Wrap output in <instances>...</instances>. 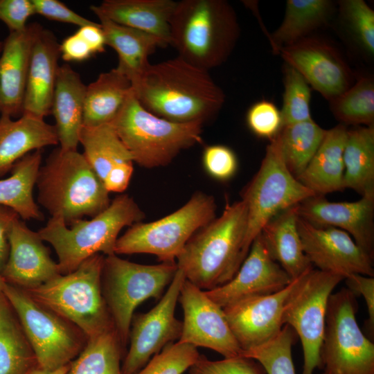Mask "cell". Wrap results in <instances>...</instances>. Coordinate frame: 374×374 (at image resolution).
Instances as JSON below:
<instances>
[{"instance_id":"5bb4252c","label":"cell","mask_w":374,"mask_h":374,"mask_svg":"<svg viewBox=\"0 0 374 374\" xmlns=\"http://www.w3.org/2000/svg\"><path fill=\"white\" fill-rule=\"evenodd\" d=\"M186 278L177 271L159 303L146 313L133 316L129 334L130 348L123 359L122 374H136L153 355L179 340L182 322L175 316L181 287Z\"/></svg>"},{"instance_id":"60d3db41","label":"cell","mask_w":374,"mask_h":374,"mask_svg":"<svg viewBox=\"0 0 374 374\" xmlns=\"http://www.w3.org/2000/svg\"><path fill=\"white\" fill-rule=\"evenodd\" d=\"M199 357L197 347L177 341L167 344L136 374H182Z\"/></svg>"},{"instance_id":"816d5d0a","label":"cell","mask_w":374,"mask_h":374,"mask_svg":"<svg viewBox=\"0 0 374 374\" xmlns=\"http://www.w3.org/2000/svg\"><path fill=\"white\" fill-rule=\"evenodd\" d=\"M88 44L93 55L105 51V37L100 23L83 26L76 32Z\"/></svg>"},{"instance_id":"7a4b0ae2","label":"cell","mask_w":374,"mask_h":374,"mask_svg":"<svg viewBox=\"0 0 374 374\" xmlns=\"http://www.w3.org/2000/svg\"><path fill=\"white\" fill-rule=\"evenodd\" d=\"M246 226L244 202L226 199L222 215L197 231L178 256L176 263L186 279L204 291L229 281L242 263Z\"/></svg>"},{"instance_id":"e575fe53","label":"cell","mask_w":374,"mask_h":374,"mask_svg":"<svg viewBox=\"0 0 374 374\" xmlns=\"http://www.w3.org/2000/svg\"><path fill=\"white\" fill-rule=\"evenodd\" d=\"M328 0H288L285 16L278 28L269 37L274 51L292 45L321 27L332 12Z\"/></svg>"},{"instance_id":"277c9868","label":"cell","mask_w":374,"mask_h":374,"mask_svg":"<svg viewBox=\"0 0 374 374\" xmlns=\"http://www.w3.org/2000/svg\"><path fill=\"white\" fill-rule=\"evenodd\" d=\"M35 186L38 203L67 225L97 215L111 202L103 183L77 150L55 149L41 166Z\"/></svg>"},{"instance_id":"f907efd6","label":"cell","mask_w":374,"mask_h":374,"mask_svg":"<svg viewBox=\"0 0 374 374\" xmlns=\"http://www.w3.org/2000/svg\"><path fill=\"white\" fill-rule=\"evenodd\" d=\"M19 217L14 210L0 205V274L8 258L10 230L13 222Z\"/></svg>"},{"instance_id":"7bdbcfd3","label":"cell","mask_w":374,"mask_h":374,"mask_svg":"<svg viewBox=\"0 0 374 374\" xmlns=\"http://www.w3.org/2000/svg\"><path fill=\"white\" fill-rule=\"evenodd\" d=\"M250 130L257 136L271 140L283 127L280 110L268 100H260L250 107L247 116Z\"/></svg>"},{"instance_id":"f546056e","label":"cell","mask_w":374,"mask_h":374,"mask_svg":"<svg viewBox=\"0 0 374 374\" xmlns=\"http://www.w3.org/2000/svg\"><path fill=\"white\" fill-rule=\"evenodd\" d=\"M297 205L278 214L260 233L270 256L292 280L313 268L298 230Z\"/></svg>"},{"instance_id":"484cf974","label":"cell","mask_w":374,"mask_h":374,"mask_svg":"<svg viewBox=\"0 0 374 374\" xmlns=\"http://www.w3.org/2000/svg\"><path fill=\"white\" fill-rule=\"evenodd\" d=\"M59 143L55 125L29 114L0 116V178L27 154Z\"/></svg>"},{"instance_id":"1f68e13d","label":"cell","mask_w":374,"mask_h":374,"mask_svg":"<svg viewBox=\"0 0 374 374\" xmlns=\"http://www.w3.org/2000/svg\"><path fill=\"white\" fill-rule=\"evenodd\" d=\"M42 159V150L31 152L15 163L10 177L0 179V205L12 208L24 220L44 218L33 197Z\"/></svg>"},{"instance_id":"b9f144b4","label":"cell","mask_w":374,"mask_h":374,"mask_svg":"<svg viewBox=\"0 0 374 374\" xmlns=\"http://www.w3.org/2000/svg\"><path fill=\"white\" fill-rule=\"evenodd\" d=\"M344 22L358 45L368 54H374V11L363 0L339 1Z\"/></svg>"},{"instance_id":"8992f818","label":"cell","mask_w":374,"mask_h":374,"mask_svg":"<svg viewBox=\"0 0 374 374\" xmlns=\"http://www.w3.org/2000/svg\"><path fill=\"white\" fill-rule=\"evenodd\" d=\"M105 256L95 254L73 271L24 290L33 300L78 327L88 339L114 328L102 293Z\"/></svg>"},{"instance_id":"d6986e66","label":"cell","mask_w":374,"mask_h":374,"mask_svg":"<svg viewBox=\"0 0 374 374\" xmlns=\"http://www.w3.org/2000/svg\"><path fill=\"white\" fill-rule=\"evenodd\" d=\"M300 218L316 226L339 229L353 237L356 244L374 258V195L355 202H336L314 195L297 205Z\"/></svg>"},{"instance_id":"db71d44e","label":"cell","mask_w":374,"mask_h":374,"mask_svg":"<svg viewBox=\"0 0 374 374\" xmlns=\"http://www.w3.org/2000/svg\"><path fill=\"white\" fill-rule=\"evenodd\" d=\"M4 284H5V281L1 277V276L0 275V293L3 292V287Z\"/></svg>"},{"instance_id":"ffe728a7","label":"cell","mask_w":374,"mask_h":374,"mask_svg":"<svg viewBox=\"0 0 374 374\" xmlns=\"http://www.w3.org/2000/svg\"><path fill=\"white\" fill-rule=\"evenodd\" d=\"M294 283V279L277 292L250 297L222 308L242 352L266 343L281 330L284 305Z\"/></svg>"},{"instance_id":"f5cc1de1","label":"cell","mask_w":374,"mask_h":374,"mask_svg":"<svg viewBox=\"0 0 374 374\" xmlns=\"http://www.w3.org/2000/svg\"><path fill=\"white\" fill-rule=\"evenodd\" d=\"M69 364L61 367L53 371H47L39 368L38 367L33 369L26 374H66L69 370Z\"/></svg>"},{"instance_id":"8d00e7d4","label":"cell","mask_w":374,"mask_h":374,"mask_svg":"<svg viewBox=\"0 0 374 374\" xmlns=\"http://www.w3.org/2000/svg\"><path fill=\"white\" fill-rule=\"evenodd\" d=\"M125 348L114 328L89 338L66 374H122Z\"/></svg>"},{"instance_id":"d6a6232c","label":"cell","mask_w":374,"mask_h":374,"mask_svg":"<svg viewBox=\"0 0 374 374\" xmlns=\"http://www.w3.org/2000/svg\"><path fill=\"white\" fill-rule=\"evenodd\" d=\"M344 188L374 195V125L348 129L344 149Z\"/></svg>"},{"instance_id":"c3c4849f","label":"cell","mask_w":374,"mask_h":374,"mask_svg":"<svg viewBox=\"0 0 374 374\" xmlns=\"http://www.w3.org/2000/svg\"><path fill=\"white\" fill-rule=\"evenodd\" d=\"M348 289L355 295L364 298L368 314L369 329L372 335L374 330V278L354 274L345 278Z\"/></svg>"},{"instance_id":"f6af8a7d","label":"cell","mask_w":374,"mask_h":374,"mask_svg":"<svg viewBox=\"0 0 374 374\" xmlns=\"http://www.w3.org/2000/svg\"><path fill=\"white\" fill-rule=\"evenodd\" d=\"M203 163L208 173L220 181L231 179L238 168L235 154L230 148L223 145L206 147L203 152Z\"/></svg>"},{"instance_id":"ba28073f","label":"cell","mask_w":374,"mask_h":374,"mask_svg":"<svg viewBox=\"0 0 374 374\" xmlns=\"http://www.w3.org/2000/svg\"><path fill=\"white\" fill-rule=\"evenodd\" d=\"M177 263L141 265L119 258L105 256L102 293L121 345L125 348L135 309L150 298L161 299L172 282Z\"/></svg>"},{"instance_id":"9a60e30c","label":"cell","mask_w":374,"mask_h":374,"mask_svg":"<svg viewBox=\"0 0 374 374\" xmlns=\"http://www.w3.org/2000/svg\"><path fill=\"white\" fill-rule=\"evenodd\" d=\"M184 321L178 341L216 351L224 358L242 355L223 309L202 290L185 279L178 299Z\"/></svg>"},{"instance_id":"44dd1931","label":"cell","mask_w":374,"mask_h":374,"mask_svg":"<svg viewBox=\"0 0 374 374\" xmlns=\"http://www.w3.org/2000/svg\"><path fill=\"white\" fill-rule=\"evenodd\" d=\"M8 240V258L0 274L6 283L27 290L60 275L57 263L38 233L30 230L20 217L13 222Z\"/></svg>"},{"instance_id":"f1b7e54d","label":"cell","mask_w":374,"mask_h":374,"mask_svg":"<svg viewBox=\"0 0 374 374\" xmlns=\"http://www.w3.org/2000/svg\"><path fill=\"white\" fill-rule=\"evenodd\" d=\"M94 14L100 21L106 45L117 53L116 70L127 77L132 85L150 64L149 55L157 47L166 45L154 35L117 24L101 14Z\"/></svg>"},{"instance_id":"5b68a950","label":"cell","mask_w":374,"mask_h":374,"mask_svg":"<svg viewBox=\"0 0 374 374\" xmlns=\"http://www.w3.org/2000/svg\"><path fill=\"white\" fill-rule=\"evenodd\" d=\"M144 213L128 195L117 196L103 212L91 220H77L71 227L61 219L51 217L37 233L53 247L60 274L75 270L91 256L115 254L114 248L121 229L141 222Z\"/></svg>"},{"instance_id":"83f0119b","label":"cell","mask_w":374,"mask_h":374,"mask_svg":"<svg viewBox=\"0 0 374 374\" xmlns=\"http://www.w3.org/2000/svg\"><path fill=\"white\" fill-rule=\"evenodd\" d=\"M348 127L343 124L326 131L306 168L297 178L315 195L342 191L344 188V149Z\"/></svg>"},{"instance_id":"ac0fdd59","label":"cell","mask_w":374,"mask_h":374,"mask_svg":"<svg viewBox=\"0 0 374 374\" xmlns=\"http://www.w3.org/2000/svg\"><path fill=\"white\" fill-rule=\"evenodd\" d=\"M292 280L271 258L260 233L235 275L227 283L205 293L224 308L250 297L277 292Z\"/></svg>"},{"instance_id":"7c38bea8","label":"cell","mask_w":374,"mask_h":374,"mask_svg":"<svg viewBox=\"0 0 374 374\" xmlns=\"http://www.w3.org/2000/svg\"><path fill=\"white\" fill-rule=\"evenodd\" d=\"M357 310L348 288L330 294L319 353L322 374H374V344L359 328Z\"/></svg>"},{"instance_id":"cb8c5ba5","label":"cell","mask_w":374,"mask_h":374,"mask_svg":"<svg viewBox=\"0 0 374 374\" xmlns=\"http://www.w3.org/2000/svg\"><path fill=\"white\" fill-rule=\"evenodd\" d=\"M60 57V44L52 31L43 27L31 51L23 114L44 119L51 114Z\"/></svg>"},{"instance_id":"603a6c76","label":"cell","mask_w":374,"mask_h":374,"mask_svg":"<svg viewBox=\"0 0 374 374\" xmlns=\"http://www.w3.org/2000/svg\"><path fill=\"white\" fill-rule=\"evenodd\" d=\"M43 26L28 24L20 32L9 33L0 53V116L17 118L24 99L32 48Z\"/></svg>"},{"instance_id":"52a82bcc","label":"cell","mask_w":374,"mask_h":374,"mask_svg":"<svg viewBox=\"0 0 374 374\" xmlns=\"http://www.w3.org/2000/svg\"><path fill=\"white\" fill-rule=\"evenodd\" d=\"M112 124L134 162L147 168L166 166L182 150L202 141V123L159 117L139 103L133 89Z\"/></svg>"},{"instance_id":"ab89813d","label":"cell","mask_w":374,"mask_h":374,"mask_svg":"<svg viewBox=\"0 0 374 374\" xmlns=\"http://www.w3.org/2000/svg\"><path fill=\"white\" fill-rule=\"evenodd\" d=\"M311 89L305 78L293 67L286 64L284 93L280 110L283 127L312 120Z\"/></svg>"},{"instance_id":"74e56055","label":"cell","mask_w":374,"mask_h":374,"mask_svg":"<svg viewBox=\"0 0 374 374\" xmlns=\"http://www.w3.org/2000/svg\"><path fill=\"white\" fill-rule=\"evenodd\" d=\"M334 116L344 125H374V82L359 78L353 86L330 101Z\"/></svg>"},{"instance_id":"836d02e7","label":"cell","mask_w":374,"mask_h":374,"mask_svg":"<svg viewBox=\"0 0 374 374\" xmlns=\"http://www.w3.org/2000/svg\"><path fill=\"white\" fill-rule=\"evenodd\" d=\"M37 367L35 353L10 302L0 293V374H26Z\"/></svg>"},{"instance_id":"d590c367","label":"cell","mask_w":374,"mask_h":374,"mask_svg":"<svg viewBox=\"0 0 374 374\" xmlns=\"http://www.w3.org/2000/svg\"><path fill=\"white\" fill-rule=\"evenodd\" d=\"M326 131L312 119L283 126L274 137L286 168L295 178L308 166Z\"/></svg>"},{"instance_id":"7dc6e473","label":"cell","mask_w":374,"mask_h":374,"mask_svg":"<svg viewBox=\"0 0 374 374\" xmlns=\"http://www.w3.org/2000/svg\"><path fill=\"white\" fill-rule=\"evenodd\" d=\"M32 1L35 14L49 20L70 24L79 27L94 23L74 12L58 0H32Z\"/></svg>"},{"instance_id":"d4e9b609","label":"cell","mask_w":374,"mask_h":374,"mask_svg":"<svg viewBox=\"0 0 374 374\" xmlns=\"http://www.w3.org/2000/svg\"><path fill=\"white\" fill-rule=\"evenodd\" d=\"M87 86L80 74L67 64L60 66L51 102L60 147L77 150L83 126Z\"/></svg>"},{"instance_id":"ee69618b","label":"cell","mask_w":374,"mask_h":374,"mask_svg":"<svg viewBox=\"0 0 374 374\" xmlns=\"http://www.w3.org/2000/svg\"><path fill=\"white\" fill-rule=\"evenodd\" d=\"M190 374H266L259 363L242 355L211 361L200 355Z\"/></svg>"},{"instance_id":"3957f363","label":"cell","mask_w":374,"mask_h":374,"mask_svg":"<svg viewBox=\"0 0 374 374\" xmlns=\"http://www.w3.org/2000/svg\"><path fill=\"white\" fill-rule=\"evenodd\" d=\"M170 27L178 56L206 71L228 59L240 35L236 13L224 0L177 1Z\"/></svg>"},{"instance_id":"7402d4cb","label":"cell","mask_w":374,"mask_h":374,"mask_svg":"<svg viewBox=\"0 0 374 374\" xmlns=\"http://www.w3.org/2000/svg\"><path fill=\"white\" fill-rule=\"evenodd\" d=\"M79 143L84 157L107 191H125L132 176L134 159L112 124L83 125Z\"/></svg>"},{"instance_id":"2e32d148","label":"cell","mask_w":374,"mask_h":374,"mask_svg":"<svg viewBox=\"0 0 374 374\" xmlns=\"http://www.w3.org/2000/svg\"><path fill=\"white\" fill-rule=\"evenodd\" d=\"M297 226L305 254L319 270L344 279L354 274L374 276L373 259L346 232L316 226L299 217Z\"/></svg>"},{"instance_id":"11a10c76","label":"cell","mask_w":374,"mask_h":374,"mask_svg":"<svg viewBox=\"0 0 374 374\" xmlns=\"http://www.w3.org/2000/svg\"><path fill=\"white\" fill-rule=\"evenodd\" d=\"M2 44H3V42L0 41V53L2 48Z\"/></svg>"},{"instance_id":"6da1fadb","label":"cell","mask_w":374,"mask_h":374,"mask_svg":"<svg viewBox=\"0 0 374 374\" xmlns=\"http://www.w3.org/2000/svg\"><path fill=\"white\" fill-rule=\"evenodd\" d=\"M132 86L146 110L177 123L204 124L220 111L225 101L222 89L208 71L179 56L150 64Z\"/></svg>"},{"instance_id":"f35d334b","label":"cell","mask_w":374,"mask_h":374,"mask_svg":"<svg viewBox=\"0 0 374 374\" xmlns=\"http://www.w3.org/2000/svg\"><path fill=\"white\" fill-rule=\"evenodd\" d=\"M296 336L290 326L284 325L272 339L243 351L242 355L259 363L266 374H296L292 348Z\"/></svg>"},{"instance_id":"e0dca14e","label":"cell","mask_w":374,"mask_h":374,"mask_svg":"<svg viewBox=\"0 0 374 374\" xmlns=\"http://www.w3.org/2000/svg\"><path fill=\"white\" fill-rule=\"evenodd\" d=\"M278 53L329 101L350 87L349 67L337 49L321 39L306 37L282 48Z\"/></svg>"},{"instance_id":"bcb514c9","label":"cell","mask_w":374,"mask_h":374,"mask_svg":"<svg viewBox=\"0 0 374 374\" xmlns=\"http://www.w3.org/2000/svg\"><path fill=\"white\" fill-rule=\"evenodd\" d=\"M35 14L32 0H0V21L9 33L24 30L28 19Z\"/></svg>"},{"instance_id":"4316f807","label":"cell","mask_w":374,"mask_h":374,"mask_svg":"<svg viewBox=\"0 0 374 374\" xmlns=\"http://www.w3.org/2000/svg\"><path fill=\"white\" fill-rule=\"evenodd\" d=\"M177 1L172 0H105L91 6L93 13L154 35L170 44V21Z\"/></svg>"},{"instance_id":"4fadbf2b","label":"cell","mask_w":374,"mask_h":374,"mask_svg":"<svg viewBox=\"0 0 374 374\" xmlns=\"http://www.w3.org/2000/svg\"><path fill=\"white\" fill-rule=\"evenodd\" d=\"M284 305L283 323L299 337L303 353L302 374L319 368L328 299L341 276L312 268L295 278Z\"/></svg>"},{"instance_id":"681fc988","label":"cell","mask_w":374,"mask_h":374,"mask_svg":"<svg viewBox=\"0 0 374 374\" xmlns=\"http://www.w3.org/2000/svg\"><path fill=\"white\" fill-rule=\"evenodd\" d=\"M60 54L66 62H83L93 55L87 42L77 33L62 42Z\"/></svg>"},{"instance_id":"30bf717a","label":"cell","mask_w":374,"mask_h":374,"mask_svg":"<svg viewBox=\"0 0 374 374\" xmlns=\"http://www.w3.org/2000/svg\"><path fill=\"white\" fill-rule=\"evenodd\" d=\"M315 195L287 170L278 142L270 140L260 166L244 188L247 226L241 251L243 262L265 226L282 211Z\"/></svg>"},{"instance_id":"4dcf8cb0","label":"cell","mask_w":374,"mask_h":374,"mask_svg":"<svg viewBox=\"0 0 374 374\" xmlns=\"http://www.w3.org/2000/svg\"><path fill=\"white\" fill-rule=\"evenodd\" d=\"M132 90L131 82L116 68L100 73L87 86L83 125L112 123Z\"/></svg>"},{"instance_id":"9c48e42d","label":"cell","mask_w":374,"mask_h":374,"mask_svg":"<svg viewBox=\"0 0 374 374\" xmlns=\"http://www.w3.org/2000/svg\"><path fill=\"white\" fill-rule=\"evenodd\" d=\"M213 197L197 192L180 208L158 220L138 222L116 242L115 254L150 253L166 263L175 259L189 239L215 218Z\"/></svg>"},{"instance_id":"8fae6325","label":"cell","mask_w":374,"mask_h":374,"mask_svg":"<svg viewBox=\"0 0 374 374\" xmlns=\"http://www.w3.org/2000/svg\"><path fill=\"white\" fill-rule=\"evenodd\" d=\"M3 292L15 310L40 369L53 371L70 364L88 338L75 324L5 282Z\"/></svg>"}]
</instances>
